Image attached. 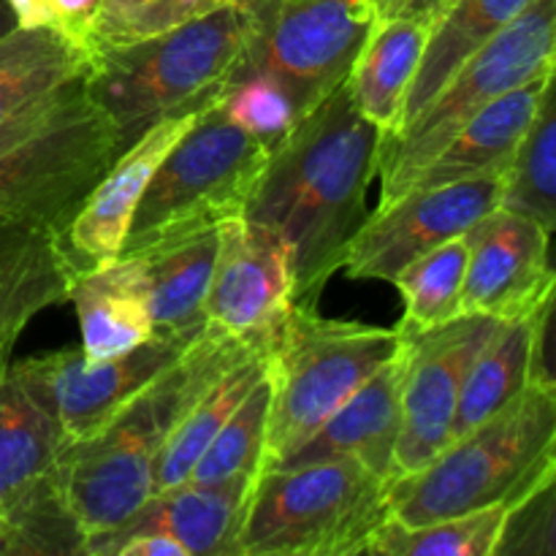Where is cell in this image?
Instances as JSON below:
<instances>
[{
	"mask_svg": "<svg viewBox=\"0 0 556 556\" xmlns=\"http://www.w3.org/2000/svg\"><path fill=\"white\" fill-rule=\"evenodd\" d=\"M380 136L340 85L271 147L244 217L286 242L293 304L315 307L320 288L342 266L364 223Z\"/></svg>",
	"mask_w": 556,
	"mask_h": 556,
	"instance_id": "1",
	"label": "cell"
},
{
	"mask_svg": "<svg viewBox=\"0 0 556 556\" xmlns=\"http://www.w3.org/2000/svg\"><path fill=\"white\" fill-rule=\"evenodd\" d=\"M250 351L261 348L204 329L188 351L144 386L101 432L65 448V497L87 541L123 527L155 494V462L166 434L182 413Z\"/></svg>",
	"mask_w": 556,
	"mask_h": 556,
	"instance_id": "2",
	"label": "cell"
},
{
	"mask_svg": "<svg viewBox=\"0 0 556 556\" xmlns=\"http://www.w3.org/2000/svg\"><path fill=\"white\" fill-rule=\"evenodd\" d=\"M258 22L255 0L90 54L85 90L117 128L119 152L172 114L217 98Z\"/></svg>",
	"mask_w": 556,
	"mask_h": 556,
	"instance_id": "3",
	"label": "cell"
},
{
	"mask_svg": "<svg viewBox=\"0 0 556 556\" xmlns=\"http://www.w3.org/2000/svg\"><path fill=\"white\" fill-rule=\"evenodd\" d=\"M556 389L527 383L497 416L451 440L424 470L389 483L391 519L418 527L516 505L554 483Z\"/></svg>",
	"mask_w": 556,
	"mask_h": 556,
	"instance_id": "4",
	"label": "cell"
},
{
	"mask_svg": "<svg viewBox=\"0 0 556 556\" xmlns=\"http://www.w3.org/2000/svg\"><path fill=\"white\" fill-rule=\"evenodd\" d=\"M117 155V128L87 96L85 76L49 92L0 128V223L65 233Z\"/></svg>",
	"mask_w": 556,
	"mask_h": 556,
	"instance_id": "5",
	"label": "cell"
},
{
	"mask_svg": "<svg viewBox=\"0 0 556 556\" xmlns=\"http://www.w3.org/2000/svg\"><path fill=\"white\" fill-rule=\"evenodd\" d=\"M389 483L353 456L261 470L237 556L364 554L389 521Z\"/></svg>",
	"mask_w": 556,
	"mask_h": 556,
	"instance_id": "6",
	"label": "cell"
},
{
	"mask_svg": "<svg viewBox=\"0 0 556 556\" xmlns=\"http://www.w3.org/2000/svg\"><path fill=\"white\" fill-rule=\"evenodd\" d=\"M217 98L152 174L117 258H136L244 215L271 147L233 125Z\"/></svg>",
	"mask_w": 556,
	"mask_h": 556,
	"instance_id": "7",
	"label": "cell"
},
{
	"mask_svg": "<svg viewBox=\"0 0 556 556\" xmlns=\"http://www.w3.org/2000/svg\"><path fill=\"white\" fill-rule=\"evenodd\" d=\"M400 348L396 329L329 320L315 307L293 304L266 356L271 396L261 470L291 459Z\"/></svg>",
	"mask_w": 556,
	"mask_h": 556,
	"instance_id": "8",
	"label": "cell"
},
{
	"mask_svg": "<svg viewBox=\"0 0 556 556\" xmlns=\"http://www.w3.org/2000/svg\"><path fill=\"white\" fill-rule=\"evenodd\" d=\"M556 0H532L508 27L454 71L432 101L394 134L380 136V206L402 199L424 166L481 109L554 74Z\"/></svg>",
	"mask_w": 556,
	"mask_h": 556,
	"instance_id": "9",
	"label": "cell"
},
{
	"mask_svg": "<svg viewBox=\"0 0 556 556\" xmlns=\"http://www.w3.org/2000/svg\"><path fill=\"white\" fill-rule=\"evenodd\" d=\"M255 9L258 22L228 81L239 76L271 81L296 119L345 85L378 22L372 0H255Z\"/></svg>",
	"mask_w": 556,
	"mask_h": 556,
	"instance_id": "10",
	"label": "cell"
},
{
	"mask_svg": "<svg viewBox=\"0 0 556 556\" xmlns=\"http://www.w3.org/2000/svg\"><path fill=\"white\" fill-rule=\"evenodd\" d=\"M505 168L410 190L391 204L364 217L345 250L348 275L353 280H394L396 271L427 250L462 237L486 212L500 206Z\"/></svg>",
	"mask_w": 556,
	"mask_h": 556,
	"instance_id": "11",
	"label": "cell"
},
{
	"mask_svg": "<svg viewBox=\"0 0 556 556\" xmlns=\"http://www.w3.org/2000/svg\"><path fill=\"white\" fill-rule=\"evenodd\" d=\"M500 324L486 315H462L424 334H400L407 345V364L391 481L424 470L448 445L462 380Z\"/></svg>",
	"mask_w": 556,
	"mask_h": 556,
	"instance_id": "12",
	"label": "cell"
},
{
	"mask_svg": "<svg viewBox=\"0 0 556 556\" xmlns=\"http://www.w3.org/2000/svg\"><path fill=\"white\" fill-rule=\"evenodd\" d=\"M68 445L43 386L22 362H0V535L5 527L68 508Z\"/></svg>",
	"mask_w": 556,
	"mask_h": 556,
	"instance_id": "13",
	"label": "cell"
},
{
	"mask_svg": "<svg viewBox=\"0 0 556 556\" xmlns=\"http://www.w3.org/2000/svg\"><path fill=\"white\" fill-rule=\"evenodd\" d=\"M291 307L293 277L286 242L244 215L223 220L206 293V329L269 353Z\"/></svg>",
	"mask_w": 556,
	"mask_h": 556,
	"instance_id": "14",
	"label": "cell"
},
{
	"mask_svg": "<svg viewBox=\"0 0 556 556\" xmlns=\"http://www.w3.org/2000/svg\"><path fill=\"white\" fill-rule=\"evenodd\" d=\"M195 337L157 334L119 356L87 362L81 348L30 356L22 367L43 386L71 443L101 432L144 386L172 367Z\"/></svg>",
	"mask_w": 556,
	"mask_h": 556,
	"instance_id": "15",
	"label": "cell"
},
{
	"mask_svg": "<svg viewBox=\"0 0 556 556\" xmlns=\"http://www.w3.org/2000/svg\"><path fill=\"white\" fill-rule=\"evenodd\" d=\"M552 233L519 212L494 206L465 231L467 269L462 315L519 320L554 299Z\"/></svg>",
	"mask_w": 556,
	"mask_h": 556,
	"instance_id": "16",
	"label": "cell"
},
{
	"mask_svg": "<svg viewBox=\"0 0 556 556\" xmlns=\"http://www.w3.org/2000/svg\"><path fill=\"white\" fill-rule=\"evenodd\" d=\"M201 109L172 114L147 128L134 144H128L114 157L96 188L87 193L65 228V244L81 271L117 258L130 220H134L136 204L150 185L152 174L166 161L172 147L188 134Z\"/></svg>",
	"mask_w": 556,
	"mask_h": 556,
	"instance_id": "17",
	"label": "cell"
},
{
	"mask_svg": "<svg viewBox=\"0 0 556 556\" xmlns=\"http://www.w3.org/2000/svg\"><path fill=\"white\" fill-rule=\"evenodd\" d=\"M255 478H231L223 483L185 481L152 494L123 527L90 538L85 554L112 556L128 538L163 532L182 543L190 556H237V535Z\"/></svg>",
	"mask_w": 556,
	"mask_h": 556,
	"instance_id": "18",
	"label": "cell"
},
{
	"mask_svg": "<svg viewBox=\"0 0 556 556\" xmlns=\"http://www.w3.org/2000/svg\"><path fill=\"white\" fill-rule=\"evenodd\" d=\"M407 345L375 369L334 413L324 427L282 465H307V462L353 456L364 467L391 481L394 470V448L402 421V380H405ZM280 465V467H282Z\"/></svg>",
	"mask_w": 556,
	"mask_h": 556,
	"instance_id": "19",
	"label": "cell"
},
{
	"mask_svg": "<svg viewBox=\"0 0 556 556\" xmlns=\"http://www.w3.org/2000/svg\"><path fill=\"white\" fill-rule=\"evenodd\" d=\"M81 266L65 233L27 223H0V362L43 309L68 302Z\"/></svg>",
	"mask_w": 556,
	"mask_h": 556,
	"instance_id": "20",
	"label": "cell"
},
{
	"mask_svg": "<svg viewBox=\"0 0 556 556\" xmlns=\"http://www.w3.org/2000/svg\"><path fill=\"white\" fill-rule=\"evenodd\" d=\"M87 362L119 356L152 337L150 296L139 258H114L79 271L71 286Z\"/></svg>",
	"mask_w": 556,
	"mask_h": 556,
	"instance_id": "21",
	"label": "cell"
},
{
	"mask_svg": "<svg viewBox=\"0 0 556 556\" xmlns=\"http://www.w3.org/2000/svg\"><path fill=\"white\" fill-rule=\"evenodd\" d=\"M432 16H378L362 52L353 60L345 87L364 117L391 134L416 79Z\"/></svg>",
	"mask_w": 556,
	"mask_h": 556,
	"instance_id": "22",
	"label": "cell"
},
{
	"mask_svg": "<svg viewBox=\"0 0 556 556\" xmlns=\"http://www.w3.org/2000/svg\"><path fill=\"white\" fill-rule=\"evenodd\" d=\"M554 85V74L530 81L514 92L489 103L486 109L467 119L448 139V144L418 172L410 190L434 188V185L456 182V179L476 177V174L508 168L527 125L535 117L546 87Z\"/></svg>",
	"mask_w": 556,
	"mask_h": 556,
	"instance_id": "23",
	"label": "cell"
},
{
	"mask_svg": "<svg viewBox=\"0 0 556 556\" xmlns=\"http://www.w3.org/2000/svg\"><path fill=\"white\" fill-rule=\"evenodd\" d=\"M530 3L532 0H445L432 16L421 63L394 130L410 123L467 58L492 41Z\"/></svg>",
	"mask_w": 556,
	"mask_h": 556,
	"instance_id": "24",
	"label": "cell"
},
{
	"mask_svg": "<svg viewBox=\"0 0 556 556\" xmlns=\"http://www.w3.org/2000/svg\"><path fill=\"white\" fill-rule=\"evenodd\" d=\"M217 255V228L190 233L136 255L150 296L152 331L199 337L206 329V293Z\"/></svg>",
	"mask_w": 556,
	"mask_h": 556,
	"instance_id": "25",
	"label": "cell"
},
{
	"mask_svg": "<svg viewBox=\"0 0 556 556\" xmlns=\"http://www.w3.org/2000/svg\"><path fill=\"white\" fill-rule=\"evenodd\" d=\"M87 71L90 54L58 27H14L0 38V128Z\"/></svg>",
	"mask_w": 556,
	"mask_h": 556,
	"instance_id": "26",
	"label": "cell"
},
{
	"mask_svg": "<svg viewBox=\"0 0 556 556\" xmlns=\"http://www.w3.org/2000/svg\"><path fill=\"white\" fill-rule=\"evenodd\" d=\"M266 356L269 353L264 351L244 353L182 413L157 454L155 494L188 481L212 438L220 432L223 424L231 418V413L250 394V389L266 375Z\"/></svg>",
	"mask_w": 556,
	"mask_h": 556,
	"instance_id": "27",
	"label": "cell"
},
{
	"mask_svg": "<svg viewBox=\"0 0 556 556\" xmlns=\"http://www.w3.org/2000/svg\"><path fill=\"white\" fill-rule=\"evenodd\" d=\"M538 313L519 320H503L500 329L489 337L486 345L472 358L470 369L462 380L448 443L465 438L467 432L497 416L530 383V351Z\"/></svg>",
	"mask_w": 556,
	"mask_h": 556,
	"instance_id": "28",
	"label": "cell"
},
{
	"mask_svg": "<svg viewBox=\"0 0 556 556\" xmlns=\"http://www.w3.org/2000/svg\"><path fill=\"white\" fill-rule=\"evenodd\" d=\"M467 269V239H448L438 248L427 250L413 258L394 275V286L400 288L405 315H402V337L424 334V331L440 329L451 320L462 318V282Z\"/></svg>",
	"mask_w": 556,
	"mask_h": 556,
	"instance_id": "29",
	"label": "cell"
},
{
	"mask_svg": "<svg viewBox=\"0 0 556 556\" xmlns=\"http://www.w3.org/2000/svg\"><path fill=\"white\" fill-rule=\"evenodd\" d=\"M508 505H486L470 514L407 527L389 516L364 554L380 556H494L503 541Z\"/></svg>",
	"mask_w": 556,
	"mask_h": 556,
	"instance_id": "30",
	"label": "cell"
},
{
	"mask_svg": "<svg viewBox=\"0 0 556 556\" xmlns=\"http://www.w3.org/2000/svg\"><path fill=\"white\" fill-rule=\"evenodd\" d=\"M556 106L554 85L546 87L535 117L527 125L508 168H505L500 206L530 217L554 231L556 220Z\"/></svg>",
	"mask_w": 556,
	"mask_h": 556,
	"instance_id": "31",
	"label": "cell"
},
{
	"mask_svg": "<svg viewBox=\"0 0 556 556\" xmlns=\"http://www.w3.org/2000/svg\"><path fill=\"white\" fill-rule=\"evenodd\" d=\"M269 378H261L250 394L239 402L220 432L212 438L188 481L223 483L231 478H255L264 467L266 421H269Z\"/></svg>",
	"mask_w": 556,
	"mask_h": 556,
	"instance_id": "32",
	"label": "cell"
},
{
	"mask_svg": "<svg viewBox=\"0 0 556 556\" xmlns=\"http://www.w3.org/2000/svg\"><path fill=\"white\" fill-rule=\"evenodd\" d=\"M244 0H98L85 36L87 54L103 47L157 36L182 22Z\"/></svg>",
	"mask_w": 556,
	"mask_h": 556,
	"instance_id": "33",
	"label": "cell"
},
{
	"mask_svg": "<svg viewBox=\"0 0 556 556\" xmlns=\"http://www.w3.org/2000/svg\"><path fill=\"white\" fill-rule=\"evenodd\" d=\"M220 109L233 125L275 147L296 123V112L271 81L261 76H239L220 92Z\"/></svg>",
	"mask_w": 556,
	"mask_h": 556,
	"instance_id": "34",
	"label": "cell"
},
{
	"mask_svg": "<svg viewBox=\"0 0 556 556\" xmlns=\"http://www.w3.org/2000/svg\"><path fill=\"white\" fill-rule=\"evenodd\" d=\"M54 5H58V20H60L58 30H63L71 41H76L81 49H85L87 27H90L92 11H96L98 0H54Z\"/></svg>",
	"mask_w": 556,
	"mask_h": 556,
	"instance_id": "35",
	"label": "cell"
},
{
	"mask_svg": "<svg viewBox=\"0 0 556 556\" xmlns=\"http://www.w3.org/2000/svg\"><path fill=\"white\" fill-rule=\"evenodd\" d=\"M112 556H190V554L182 543L163 535V532H144V535H134L128 538V541L119 543Z\"/></svg>",
	"mask_w": 556,
	"mask_h": 556,
	"instance_id": "36",
	"label": "cell"
},
{
	"mask_svg": "<svg viewBox=\"0 0 556 556\" xmlns=\"http://www.w3.org/2000/svg\"><path fill=\"white\" fill-rule=\"evenodd\" d=\"M16 16V27H58L54 0H9Z\"/></svg>",
	"mask_w": 556,
	"mask_h": 556,
	"instance_id": "37",
	"label": "cell"
},
{
	"mask_svg": "<svg viewBox=\"0 0 556 556\" xmlns=\"http://www.w3.org/2000/svg\"><path fill=\"white\" fill-rule=\"evenodd\" d=\"M445 0H380L378 16H434Z\"/></svg>",
	"mask_w": 556,
	"mask_h": 556,
	"instance_id": "38",
	"label": "cell"
},
{
	"mask_svg": "<svg viewBox=\"0 0 556 556\" xmlns=\"http://www.w3.org/2000/svg\"><path fill=\"white\" fill-rule=\"evenodd\" d=\"M14 27H16V16H14V11H11L9 0H0V38L9 36Z\"/></svg>",
	"mask_w": 556,
	"mask_h": 556,
	"instance_id": "39",
	"label": "cell"
},
{
	"mask_svg": "<svg viewBox=\"0 0 556 556\" xmlns=\"http://www.w3.org/2000/svg\"><path fill=\"white\" fill-rule=\"evenodd\" d=\"M372 3H375V5H380V0H372Z\"/></svg>",
	"mask_w": 556,
	"mask_h": 556,
	"instance_id": "40",
	"label": "cell"
}]
</instances>
